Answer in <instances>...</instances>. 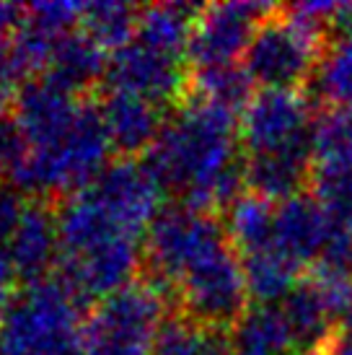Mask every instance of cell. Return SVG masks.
Masks as SVG:
<instances>
[{"mask_svg": "<svg viewBox=\"0 0 352 355\" xmlns=\"http://www.w3.org/2000/svg\"><path fill=\"white\" fill-rule=\"evenodd\" d=\"M236 143V112L189 94L148 150L146 166L164 192H176L184 205L205 213L228 210L246 187Z\"/></svg>", "mask_w": 352, "mask_h": 355, "instance_id": "cell-1", "label": "cell"}, {"mask_svg": "<svg viewBox=\"0 0 352 355\" xmlns=\"http://www.w3.org/2000/svg\"><path fill=\"white\" fill-rule=\"evenodd\" d=\"M80 301L62 277L19 291L0 316V355H80Z\"/></svg>", "mask_w": 352, "mask_h": 355, "instance_id": "cell-2", "label": "cell"}, {"mask_svg": "<svg viewBox=\"0 0 352 355\" xmlns=\"http://www.w3.org/2000/svg\"><path fill=\"white\" fill-rule=\"evenodd\" d=\"M176 298L182 301L186 319L213 329H234L238 319L249 311L244 262L231 239L225 236L207 247L176 286Z\"/></svg>", "mask_w": 352, "mask_h": 355, "instance_id": "cell-3", "label": "cell"}, {"mask_svg": "<svg viewBox=\"0 0 352 355\" xmlns=\"http://www.w3.org/2000/svg\"><path fill=\"white\" fill-rule=\"evenodd\" d=\"M225 236L228 234L215 213H205L184 202L164 207L150 223L148 236L143 241L148 272H150L148 286L158 291L164 301L174 298L176 286L186 267L207 247H213Z\"/></svg>", "mask_w": 352, "mask_h": 355, "instance_id": "cell-4", "label": "cell"}, {"mask_svg": "<svg viewBox=\"0 0 352 355\" xmlns=\"http://www.w3.org/2000/svg\"><path fill=\"white\" fill-rule=\"evenodd\" d=\"M158 291L148 286H127L104 298L83 324L80 355H150L164 319Z\"/></svg>", "mask_w": 352, "mask_h": 355, "instance_id": "cell-5", "label": "cell"}, {"mask_svg": "<svg viewBox=\"0 0 352 355\" xmlns=\"http://www.w3.org/2000/svg\"><path fill=\"white\" fill-rule=\"evenodd\" d=\"M326 44L277 8L256 29L241 65L262 89L298 91L306 80H313Z\"/></svg>", "mask_w": 352, "mask_h": 355, "instance_id": "cell-6", "label": "cell"}, {"mask_svg": "<svg viewBox=\"0 0 352 355\" xmlns=\"http://www.w3.org/2000/svg\"><path fill=\"white\" fill-rule=\"evenodd\" d=\"M311 101L303 91L262 89L244 107L238 119V140L246 153L290 148L311 143Z\"/></svg>", "mask_w": 352, "mask_h": 355, "instance_id": "cell-7", "label": "cell"}, {"mask_svg": "<svg viewBox=\"0 0 352 355\" xmlns=\"http://www.w3.org/2000/svg\"><path fill=\"white\" fill-rule=\"evenodd\" d=\"M274 10L277 6L249 0L205 6L195 21L186 60L195 65V70L234 65L236 58L246 55L262 21L270 19Z\"/></svg>", "mask_w": 352, "mask_h": 355, "instance_id": "cell-8", "label": "cell"}, {"mask_svg": "<svg viewBox=\"0 0 352 355\" xmlns=\"http://www.w3.org/2000/svg\"><path fill=\"white\" fill-rule=\"evenodd\" d=\"M96 198L114 213V216L137 236H148V228L156 220V216L164 210V187L150 174V168L137 164L132 158H122L107 166L98 179L91 184Z\"/></svg>", "mask_w": 352, "mask_h": 355, "instance_id": "cell-9", "label": "cell"}, {"mask_svg": "<svg viewBox=\"0 0 352 355\" xmlns=\"http://www.w3.org/2000/svg\"><path fill=\"white\" fill-rule=\"evenodd\" d=\"M107 80L112 91L135 94L158 107L179 99L184 94L186 83L182 58H171V55L150 50L135 40L112 55Z\"/></svg>", "mask_w": 352, "mask_h": 355, "instance_id": "cell-10", "label": "cell"}, {"mask_svg": "<svg viewBox=\"0 0 352 355\" xmlns=\"http://www.w3.org/2000/svg\"><path fill=\"white\" fill-rule=\"evenodd\" d=\"M83 101L76 99V94L60 89L58 83L44 76L39 80L24 83L16 94V114L19 125L24 128L31 143V150H49L65 138L78 117Z\"/></svg>", "mask_w": 352, "mask_h": 355, "instance_id": "cell-11", "label": "cell"}, {"mask_svg": "<svg viewBox=\"0 0 352 355\" xmlns=\"http://www.w3.org/2000/svg\"><path fill=\"white\" fill-rule=\"evenodd\" d=\"M244 177L246 189L270 202H288L303 195L313 179L311 143L246 156Z\"/></svg>", "mask_w": 352, "mask_h": 355, "instance_id": "cell-12", "label": "cell"}, {"mask_svg": "<svg viewBox=\"0 0 352 355\" xmlns=\"http://www.w3.org/2000/svg\"><path fill=\"white\" fill-rule=\"evenodd\" d=\"M6 254L21 280H26L29 286L44 280L47 270L60 259L58 213L42 202H29L6 244Z\"/></svg>", "mask_w": 352, "mask_h": 355, "instance_id": "cell-13", "label": "cell"}, {"mask_svg": "<svg viewBox=\"0 0 352 355\" xmlns=\"http://www.w3.org/2000/svg\"><path fill=\"white\" fill-rule=\"evenodd\" d=\"M332 231V216L316 198H298L280 202L274 216V247L295 265H316Z\"/></svg>", "mask_w": 352, "mask_h": 355, "instance_id": "cell-14", "label": "cell"}, {"mask_svg": "<svg viewBox=\"0 0 352 355\" xmlns=\"http://www.w3.org/2000/svg\"><path fill=\"white\" fill-rule=\"evenodd\" d=\"M98 112L109 146L122 156L150 150L166 125L158 104L125 91H109L107 99L98 104Z\"/></svg>", "mask_w": 352, "mask_h": 355, "instance_id": "cell-15", "label": "cell"}, {"mask_svg": "<svg viewBox=\"0 0 352 355\" xmlns=\"http://www.w3.org/2000/svg\"><path fill=\"white\" fill-rule=\"evenodd\" d=\"M280 309H283L285 319L293 329L298 350L306 355L313 353L340 324L337 309L332 306L329 296L324 293V288L319 286V280L313 275L303 277L290 291V296L280 304Z\"/></svg>", "mask_w": 352, "mask_h": 355, "instance_id": "cell-16", "label": "cell"}, {"mask_svg": "<svg viewBox=\"0 0 352 355\" xmlns=\"http://www.w3.org/2000/svg\"><path fill=\"white\" fill-rule=\"evenodd\" d=\"M202 8L205 6L197 3H158L140 8L135 42L171 58H184L195 21Z\"/></svg>", "mask_w": 352, "mask_h": 355, "instance_id": "cell-17", "label": "cell"}, {"mask_svg": "<svg viewBox=\"0 0 352 355\" xmlns=\"http://www.w3.org/2000/svg\"><path fill=\"white\" fill-rule=\"evenodd\" d=\"M107 50L91 40L86 31H73L60 40L47 65V78L58 83L60 89L78 94L107 78Z\"/></svg>", "mask_w": 352, "mask_h": 355, "instance_id": "cell-18", "label": "cell"}, {"mask_svg": "<svg viewBox=\"0 0 352 355\" xmlns=\"http://www.w3.org/2000/svg\"><path fill=\"white\" fill-rule=\"evenodd\" d=\"M234 355H298V343L280 306H252L228 332Z\"/></svg>", "mask_w": 352, "mask_h": 355, "instance_id": "cell-19", "label": "cell"}, {"mask_svg": "<svg viewBox=\"0 0 352 355\" xmlns=\"http://www.w3.org/2000/svg\"><path fill=\"white\" fill-rule=\"evenodd\" d=\"M249 296L256 306H277L290 296L303 277L301 265H295L288 254H283L277 247H267L262 252L241 257Z\"/></svg>", "mask_w": 352, "mask_h": 355, "instance_id": "cell-20", "label": "cell"}, {"mask_svg": "<svg viewBox=\"0 0 352 355\" xmlns=\"http://www.w3.org/2000/svg\"><path fill=\"white\" fill-rule=\"evenodd\" d=\"M313 174H352V112L324 109L311 130Z\"/></svg>", "mask_w": 352, "mask_h": 355, "instance_id": "cell-21", "label": "cell"}, {"mask_svg": "<svg viewBox=\"0 0 352 355\" xmlns=\"http://www.w3.org/2000/svg\"><path fill=\"white\" fill-rule=\"evenodd\" d=\"M274 216L277 205L246 192L228 207L225 234L241 257L274 247Z\"/></svg>", "mask_w": 352, "mask_h": 355, "instance_id": "cell-22", "label": "cell"}, {"mask_svg": "<svg viewBox=\"0 0 352 355\" xmlns=\"http://www.w3.org/2000/svg\"><path fill=\"white\" fill-rule=\"evenodd\" d=\"M150 355H234V350L225 329L202 327L186 316H171L158 329Z\"/></svg>", "mask_w": 352, "mask_h": 355, "instance_id": "cell-23", "label": "cell"}, {"mask_svg": "<svg viewBox=\"0 0 352 355\" xmlns=\"http://www.w3.org/2000/svg\"><path fill=\"white\" fill-rule=\"evenodd\" d=\"M252 86L244 65H218V68H200L189 78V94L197 99H205L210 104H218L231 112H244V107L252 101Z\"/></svg>", "mask_w": 352, "mask_h": 355, "instance_id": "cell-24", "label": "cell"}, {"mask_svg": "<svg viewBox=\"0 0 352 355\" xmlns=\"http://www.w3.org/2000/svg\"><path fill=\"white\" fill-rule=\"evenodd\" d=\"M313 89L329 109L352 112V37L326 44L313 76Z\"/></svg>", "mask_w": 352, "mask_h": 355, "instance_id": "cell-25", "label": "cell"}, {"mask_svg": "<svg viewBox=\"0 0 352 355\" xmlns=\"http://www.w3.org/2000/svg\"><path fill=\"white\" fill-rule=\"evenodd\" d=\"M140 8L130 3H88L83 10V31L104 50H122L137 31Z\"/></svg>", "mask_w": 352, "mask_h": 355, "instance_id": "cell-26", "label": "cell"}, {"mask_svg": "<svg viewBox=\"0 0 352 355\" xmlns=\"http://www.w3.org/2000/svg\"><path fill=\"white\" fill-rule=\"evenodd\" d=\"M31 158V143L26 138L19 119L10 114H0V177L13 184L21 177Z\"/></svg>", "mask_w": 352, "mask_h": 355, "instance_id": "cell-27", "label": "cell"}, {"mask_svg": "<svg viewBox=\"0 0 352 355\" xmlns=\"http://www.w3.org/2000/svg\"><path fill=\"white\" fill-rule=\"evenodd\" d=\"M83 3H34L26 8V21L62 40L76 31V24H83Z\"/></svg>", "mask_w": 352, "mask_h": 355, "instance_id": "cell-28", "label": "cell"}, {"mask_svg": "<svg viewBox=\"0 0 352 355\" xmlns=\"http://www.w3.org/2000/svg\"><path fill=\"white\" fill-rule=\"evenodd\" d=\"M24 78H26V70L21 65L16 42H13L10 34H0V86L10 91ZM21 86H24V83H21Z\"/></svg>", "mask_w": 352, "mask_h": 355, "instance_id": "cell-29", "label": "cell"}, {"mask_svg": "<svg viewBox=\"0 0 352 355\" xmlns=\"http://www.w3.org/2000/svg\"><path fill=\"white\" fill-rule=\"evenodd\" d=\"M24 202H21V192L13 187H0V249H6L13 228L19 223L21 213H24Z\"/></svg>", "mask_w": 352, "mask_h": 355, "instance_id": "cell-30", "label": "cell"}, {"mask_svg": "<svg viewBox=\"0 0 352 355\" xmlns=\"http://www.w3.org/2000/svg\"><path fill=\"white\" fill-rule=\"evenodd\" d=\"M16 283H19V272H16V267L10 265L6 249H0V316L6 314V309L19 296Z\"/></svg>", "mask_w": 352, "mask_h": 355, "instance_id": "cell-31", "label": "cell"}, {"mask_svg": "<svg viewBox=\"0 0 352 355\" xmlns=\"http://www.w3.org/2000/svg\"><path fill=\"white\" fill-rule=\"evenodd\" d=\"M308 355H352V332L350 329H342V327L334 329L332 335Z\"/></svg>", "mask_w": 352, "mask_h": 355, "instance_id": "cell-32", "label": "cell"}, {"mask_svg": "<svg viewBox=\"0 0 352 355\" xmlns=\"http://www.w3.org/2000/svg\"><path fill=\"white\" fill-rule=\"evenodd\" d=\"M24 21H26V8L0 0V34H10L13 29L19 31L24 26Z\"/></svg>", "mask_w": 352, "mask_h": 355, "instance_id": "cell-33", "label": "cell"}, {"mask_svg": "<svg viewBox=\"0 0 352 355\" xmlns=\"http://www.w3.org/2000/svg\"><path fill=\"white\" fill-rule=\"evenodd\" d=\"M342 329H350L352 332V296H350V304H347V311H344V316H342Z\"/></svg>", "mask_w": 352, "mask_h": 355, "instance_id": "cell-34", "label": "cell"}, {"mask_svg": "<svg viewBox=\"0 0 352 355\" xmlns=\"http://www.w3.org/2000/svg\"><path fill=\"white\" fill-rule=\"evenodd\" d=\"M6 96H8V89H3V86H0V109H3V101H6Z\"/></svg>", "mask_w": 352, "mask_h": 355, "instance_id": "cell-35", "label": "cell"}]
</instances>
